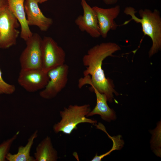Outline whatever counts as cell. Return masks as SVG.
Listing matches in <instances>:
<instances>
[{"mask_svg": "<svg viewBox=\"0 0 161 161\" xmlns=\"http://www.w3.org/2000/svg\"><path fill=\"white\" fill-rule=\"evenodd\" d=\"M69 70V66L64 64L48 71L49 80L45 88L40 92V96L47 100L56 97L66 86Z\"/></svg>", "mask_w": 161, "mask_h": 161, "instance_id": "obj_6", "label": "cell"}, {"mask_svg": "<svg viewBox=\"0 0 161 161\" xmlns=\"http://www.w3.org/2000/svg\"><path fill=\"white\" fill-rule=\"evenodd\" d=\"M19 131H17L11 137L4 141L0 144V161H7L6 157L11 146L17 138Z\"/></svg>", "mask_w": 161, "mask_h": 161, "instance_id": "obj_17", "label": "cell"}, {"mask_svg": "<svg viewBox=\"0 0 161 161\" xmlns=\"http://www.w3.org/2000/svg\"><path fill=\"white\" fill-rule=\"evenodd\" d=\"M20 26L8 7L0 11V48L7 49L16 44Z\"/></svg>", "mask_w": 161, "mask_h": 161, "instance_id": "obj_4", "label": "cell"}, {"mask_svg": "<svg viewBox=\"0 0 161 161\" xmlns=\"http://www.w3.org/2000/svg\"><path fill=\"white\" fill-rule=\"evenodd\" d=\"M35 161H56L58 153L54 148L51 138L47 136L37 145L34 153Z\"/></svg>", "mask_w": 161, "mask_h": 161, "instance_id": "obj_14", "label": "cell"}, {"mask_svg": "<svg viewBox=\"0 0 161 161\" xmlns=\"http://www.w3.org/2000/svg\"><path fill=\"white\" fill-rule=\"evenodd\" d=\"M8 7L16 17L21 28V38L26 41L33 35L27 21L24 7L25 0H7Z\"/></svg>", "mask_w": 161, "mask_h": 161, "instance_id": "obj_12", "label": "cell"}, {"mask_svg": "<svg viewBox=\"0 0 161 161\" xmlns=\"http://www.w3.org/2000/svg\"><path fill=\"white\" fill-rule=\"evenodd\" d=\"M97 129H100L105 132L108 137L112 140L113 145L112 149L109 151L102 154L98 155L97 154L91 160V161H100L104 157L109 155L112 152L115 150H120L124 144L123 140L121 139V136L119 135L117 136L112 137L107 132L104 126L100 123L98 124H96L95 125Z\"/></svg>", "mask_w": 161, "mask_h": 161, "instance_id": "obj_16", "label": "cell"}, {"mask_svg": "<svg viewBox=\"0 0 161 161\" xmlns=\"http://www.w3.org/2000/svg\"><path fill=\"white\" fill-rule=\"evenodd\" d=\"M91 110L89 104L71 105L64 108L59 112L61 120L53 126L54 131L56 133L62 132L69 135L77 129V126L80 123H86L95 125L97 124V120L87 117Z\"/></svg>", "mask_w": 161, "mask_h": 161, "instance_id": "obj_3", "label": "cell"}, {"mask_svg": "<svg viewBox=\"0 0 161 161\" xmlns=\"http://www.w3.org/2000/svg\"><path fill=\"white\" fill-rule=\"evenodd\" d=\"M83 13L76 18L75 22L79 29L93 38L100 36L97 17L92 7L86 0H80Z\"/></svg>", "mask_w": 161, "mask_h": 161, "instance_id": "obj_9", "label": "cell"}, {"mask_svg": "<svg viewBox=\"0 0 161 161\" xmlns=\"http://www.w3.org/2000/svg\"><path fill=\"white\" fill-rule=\"evenodd\" d=\"M42 39L35 33L26 41V46L19 58L21 69H41Z\"/></svg>", "mask_w": 161, "mask_h": 161, "instance_id": "obj_7", "label": "cell"}, {"mask_svg": "<svg viewBox=\"0 0 161 161\" xmlns=\"http://www.w3.org/2000/svg\"><path fill=\"white\" fill-rule=\"evenodd\" d=\"M49 80L47 73L42 69L31 68L21 69L18 82L27 91L34 92L44 89Z\"/></svg>", "mask_w": 161, "mask_h": 161, "instance_id": "obj_8", "label": "cell"}, {"mask_svg": "<svg viewBox=\"0 0 161 161\" xmlns=\"http://www.w3.org/2000/svg\"><path fill=\"white\" fill-rule=\"evenodd\" d=\"M137 11L131 7H126L124 13L131 17V19L125 22L124 25L132 20L140 24L144 35L148 36L151 39L152 45L148 52L151 57L157 53L161 49V17L160 11L157 9L152 11L145 9H141L138 13L140 18L135 15Z\"/></svg>", "mask_w": 161, "mask_h": 161, "instance_id": "obj_2", "label": "cell"}, {"mask_svg": "<svg viewBox=\"0 0 161 161\" xmlns=\"http://www.w3.org/2000/svg\"><path fill=\"white\" fill-rule=\"evenodd\" d=\"M41 52V69L46 72L65 64V51L50 37L44 36L42 38Z\"/></svg>", "mask_w": 161, "mask_h": 161, "instance_id": "obj_5", "label": "cell"}, {"mask_svg": "<svg viewBox=\"0 0 161 161\" xmlns=\"http://www.w3.org/2000/svg\"><path fill=\"white\" fill-rule=\"evenodd\" d=\"M7 7V0H0V11Z\"/></svg>", "mask_w": 161, "mask_h": 161, "instance_id": "obj_19", "label": "cell"}, {"mask_svg": "<svg viewBox=\"0 0 161 161\" xmlns=\"http://www.w3.org/2000/svg\"><path fill=\"white\" fill-rule=\"evenodd\" d=\"M92 8L97 17L100 36L105 38L110 31L115 30L117 28V25L114 20L120 13V6L116 5L104 8L95 6Z\"/></svg>", "mask_w": 161, "mask_h": 161, "instance_id": "obj_10", "label": "cell"}, {"mask_svg": "<svg viewBox=\"0 0 161 161\" xmlns=\"http://www.w3.org/2000/svg\"><path fill=\"white\" fill-rule=\"evenodd\" d=\"M120 50L119 45L110 42L97 44L88 49L82 59L86 69L83 72V77L78 80V87L81 88L86 84L93 86L106 96L108 102H112L113 94H119L114 89L112 80L106 77L102 65L105 58L113 56L114 53Z\"/></svg>", "mask_w": 161, "mask_h": 161, "instance_id": "obj_1", "label": "cell"}, {"mask_svg": "<svg viewBox=\"0 0 161 161\" xmlns=\"http://www.w3.org/2000/svg\"><path fill=\"white\" fill-rule=\"evenodd\" d=\"M38 4L35 0H25L24 7L27 23L29 26H36L41 31L45 32L52 25L53 21L44 15Z\"/></svg>", "mask_w": 161, "mask_h": 161, "instance_id": "obj_11", "label": "cell"}, {"mask_svg": "<svg viewBox=\"0 0 161 161\" xmlns=\"http://www.w3.org/2000/svg\"><path fill=\"white\" fill-rule=\"evenodd\" d=\"M2 73L0 68V94L11 95L16 90L14 85L9 84L3 80Z\"/></svg>", "mask_w": 161, "mask_h": 161, "instance_id": "obj_18", "label": "cell"}, {"mask_svg": "<svg viewBox=\"0 0 161 161\" xmlns=\"http://www.w3.org/2000/svg\"><path fill=\"white\" fill-rule=\"evenodd\" d=\"M38 131H35L30 137L25 146L18 147L17 152L13 154L9 152L6 159L8 161H35L34 157L30 155V151L35 140L38 137Z\"/></svg>", "mask_w": 161, "mask_h": 161, "instance_id": "obj_15", "label": "cell"}, {"mask_svg": "<svg viewBox=\"0 0 161 161\" xmlns=\"http://www.w3.org/2000/svg\"><path fill=\"white\" fill-rule=\"evenodd\" d=\"M38 3L41 4L48 1V0H35Z\"/></svg>", "mask_w": 161, "mask_h": 161, "instance_id": "obj_21", "label": "cell"}, {"mask_svg": "<svg viewBox=\"0 0 161 161\" xmlns=\"http://www.w3.org/2000/svg\"><path fill=\"white\" fill-rule=\"evenodd\" d=\"M91 86V89L96 95V104L93 109L87 115V117L97 114L100 116L102 120L107 122L115 120L116 118L115 113L108 106L106 96L100 93L93 86Z\"/></svg>", "mask_w": 161, "mask_h": 161, "instance_id": "obj_13", "label": "cell"}, {"mask_svg": "<svg viewBox=\"0 0 161 161\" xmlns=\"http://www.w3.org/2000/svg\"><path fill=\"white\" fill-rule=\"evenodd\" d=\"M104 2L107 4H112L116 3L117 0H103Z\"/></svg>", "mask_w": 161, "mask_h": 161, "instance_id": "obj_20", "label": "cell"}]
</instances>
